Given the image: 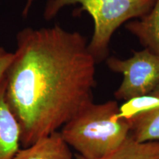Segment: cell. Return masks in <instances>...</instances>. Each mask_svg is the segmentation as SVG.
I'll use <instances>...</instances> for the list:
<instances>
[{"instance_id":"obj_11","label":"cell","mask_w":159,"mask_h":159,"mask_svg":"<svg viewBox=\"0 0 159 159\" xmlns=\"http://www.w3.org/2000/svg\"><path fill=\"white\" fill-rule=\"evenodd\" d=\"M13 52L0 47V84L5 79L7 71L13 59Z\"/></svg>"},{"instance_id":"obj_5","label":"cell","mask_w":159,"mask_h":159,"mask_svg":"<svg viewBox=\"0 0 159 159\" xmlns=\"http://www.w3.org/2000/svg\"><path fill=\"white\" fill-rule=\"evenodd\" d=\"M21 127L5 99V79L0 84V159H13L20 150Z\"/></svg>"},{"instance_id":"obj_8","label":"cell","mask_w":159,"mask_h":159,"mask_svg":"<svg viewBox=\"0 0 159 159\" xmlns=\"http://www.w3.org/2000/svg\"><path fill=\"white\" fill-rule=\"evenodd\" d=\"M76 159H85L79 155ZM100 159H159V140L138 142L129 137L112 153Z\"/></svg>"},{"instance_id":"obj_2","label":"cell","mask_w":159,"mask_h":159,"mask_svg":"<svg viewBox=\"0 0 159 159\" xmlns=\"http://www.w3.org/2000/svg\"><path fill=\"white\" fill-rule=\"evenodd\" d=\"M116 100L91 102L60 131L65 142L85 159H100L118 149L130 135L128 120L118 117Z\"/></svg>"},{"instance_id":"obj_7","label":"cell","mask_w":159,"mask_h":159,"mask_svg":"<svg viewBox=\"0 0 159 159\" xmlns=\"http://www.w3.org/2000/svg\"><path fill=\"white\" fill-rule=\"evenodd\" d=\"M125 27L144 48L159 56V0L146 15L130 21Z\"/></svg>"},{"instance_id":"obj_9","label":"cell","mask_w":159,"mask_h":159,"mask_svg":"<svg viewBox=\"0 0 159 159\" xmlns=\"http://www.w3.org/2000/svg\"><path fill=\"white\" fill-rule=\"evenodd\" d=\"M153 91L159 96V85ZM128 121L130 136L136 141L159 140V109L140 114Z\"/></svg>"},{"instance_id":"obj_12","label":"cell","mask_w":159,"mask_h":159,"mask_svg":"<svg viewBox=\"0 0 159 159\" xmlns=\"http://www.w3.org/2000/svg\"><path fill=\"white\" fill-rule=\"evenodd\" d=\"M35 0H27L26 1L25 5L24 7L23 11H22V16L24 17H27V15L29 14L30 11V8L33 5V2H34Z\"/></svg>"},{"instance_id":"obj_4","label":"cell","mask_w":159,"mask_h":159,"mask_svg":"<svg viewBox=\"0 0 159 159\" xmlns=\"http://www.w3.org/2000/svg\"><path fill=\"white\" fill-rule=\"evenodd\" d=\"M105 62L110 70L123 77L114 92L118 100L149 94L159 85V56L148 49L134 51L128 59L108 57Z\"/></svg>"},{"instance_id":"obj_3","label":"cell","mask_w":159,"mask_h":159,"mask_svg":"<svg viewBox=\"0 0 159 159\" xmlns=\"http://www.w3.org/2000/svg\"><path fill=\"white\" fill-rule=\"evenodd\" d=\"M156 0H47L43 11L46 20L55 18L63 7L80 5L94 22V32L88 48L97 62L106 59L111 38L123 24L144 16Z\"/></svg>"},{"instance_id":"obj_1","label":"cell","mask_w":159,"mask_h":159,"mask_svg":"<svg viewBox=\"0 0 159 159\" xmlns=\"http://www.w3.org/2000/svg\"><path fill=\"white\" fill-rule=\"evenodd\" d=\"M88 41L59 25L26 27L5 77V99L27 148L58 131L93 101L97 61Z\"/></svg>"},{"instance_id":"obj_6","label":"cell","mask_w":159,"mask_h":159,"mask_svg":"<svg viewBox=\"0 0 159 159\" xmlns=\"http://www.w3.org/2000/svg\"><path fill=\"white\" fill-rule=\"evenodd\" d=\"M13 159H76L59 131L20 149Z\"/></svg>"},{"instance_id":"obj_10","label":"cell","mask_w":159,"mask_h":159,"mask_svg":"<svg viewBox=\"0 0 159 159\" xmlns=\"http://www.w3.org/2000/svg\"><path fill=\"white\" fill-rule=\"evenodd\" d=\"M159 109V96L154 91L149 94L134 97L119 106L118 117L130 120L139 115Z\"/></svg>"}]
</instances>
